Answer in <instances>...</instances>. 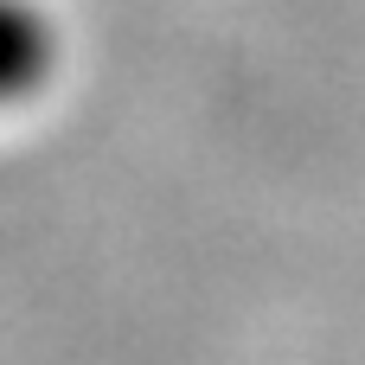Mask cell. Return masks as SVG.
Returning a JSON list of instances; mask_svg holds the SVG:
<instances>
[{
	"label": "cell",
	"instance_id": "6da1fadb",
	"mask_svg": "<svg viewBox=\"0 0 365 365\" xmlns=\"http://www.w3.org/2000/svg\"><path fill=\"white\" fill-rule=\"evenodd\" d=\"M64 64V32L45 0H0V115L51 90Z\"/></svg>",
	"mask_w": 365,
	"mask_h": 365
}]
</instances>
